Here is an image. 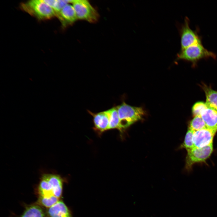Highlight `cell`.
I'll return each instance as SVG.
<instances>
[{
    "mask_svg": "<svg viewBox=\"0 0 217 217\" xmlns=\"http://www.w3.org/2000/svg\"><path fill=\"white\" fill-rule=\"evenodd\" d=\"M64 181L60 175L55 173H43L37 187L38 198L56 197L60 199Z\"/></svg>",
    "mask_w": 217,
    "mask_h": 217,
    "instance_id": "1",
    "label": "cell"
},
{
    "mask_svg": "<svg viewBox=\"0 0 217 217\" xmlns=\"http://www.w3.org/2000/svg\"><path fill=\"white\" fill-rule=\"evenodd\" d=\"M116 107L119 119V131L121 133L135 122L141 119L145 114L142 108L131 106L124 102Z\"/></svg>",
    "mask_w": 217,
    "mask_h": 217,
    "instance_id": "2",
    "label": "cell"
},
{
    "mask_svg": "<svg viewBox=\"0 0 217 217\" xmlns=\"http://www.w3.org/2000/svg\"><path fill=\"white\" fill-rule=\"evenodd\" d=\"M22 10L39 20L50 19L55 16L53 9L43 0H32L22 3Z\"/></svg>",
    "mask_w": 217,
    "mask_h": 217,
    "instance_id": "3",
    "label": "cell"
},
{
    "mask_svg": "<svg viewBox=\"0 0 217 217\" xmlns=\"http://www.w3.org/2000/svg\"><path fill=\"white\" fill-rule=\"evenodd\" d=\"M177 59L183 60L196 64L200 60L212 58L215 59L216 55L213 52L207 50L201 43H197L181 50L177 54Z\"/></svg>",
    "mask_w": 217,
    "mask_h": 217,
    "instance_id": "4",
    "label": "cell"
},
{
    "mask_svg": "<svg viewBox=\"0 0 217 217\" xmlns=\"http://www.w3.org/2000/svg\"><path fill=\"white\" fill-rule=\"evenodd\" d=\"M77 18L94 23L98 19L99 14L90 3L86 0H71Z\"/></svg>",
    "mask_w": 217,
    "mask_h": 217,
    "instance_id": "5",
    "label": "cell"
},
{
    "mask_svg": "<svg viewBox=\"0 0 217 217\" xmlns=\"http://www.w3.org/2000/svg\"><path fill=\"white\" fill-rule=\"evenodd\" d=\"M181 38V50L197 43H201V39L197 31H194L190 27V20L187 17L179 29Z\"/></svg>",
    "mask_w": 217,
    "mask_h": 217,
    "instance_id": "6",
    "label": "cell"
},
{
    "mask_svg": "<svg viewBox=\"0 0 217 217\" xmlns=\"http://www.w3.org/2000/svg\"><path fill=\"white\" fill-rule=\"evenodd\" d=\"M213 150L212 143L203 147H194L187 152L186 158V169L190 170L194 164L205 162L210 156Z\"/></svg>",
    "mask_w": 217,
    "mask_h": 217,
    "instance_id": "7",
    "label": "cell"
},
{
    "mask_svg": "<svg viewBox=\"0 0 217 217\" xmlns=\"http://www.w3.org/2000/svg\"><path fill=\"white\" fill-rule=\"evenodd\" d=\"M87 111L93 117V128L99 135L109 130V118L108 110L97 113H93L89 110Z\"/></svg>",
    "mask_w": 217,
    "mask_h": 217,
    "instance_id": "8",
    "label": "cell"
},
{
    "mask_svg": "<svg viewBox=\"0 0 217 217\" xmlns=\"http://www.w3.org/2000/svg\"><path fill=\"white\" fill-rule=\"evenodd\" d=\"M216 132L207 128L194 131L193 142L194 148H201L212 143Z\"/></svg>",
    "mask_w": 217,
    "mask_h": 217,
    "instance_id": "9",
    "label": "cell"
},
{
    "mask_svg": "<svg viewBox=\"0 0 217 217\" xmlns=\"http://www.w3.org/2000/svg\"><path fill=\"white\" fill-rule=\"evenodd\" d=\"M63 27H65L74 23L77 18L72 5H66L56 15Z\"/></svg>",
    "mask_w": 217,
    "mask_h": 217,
    "instance_id": "10",
    "label": "cell"
},
{
    "mask_svg": "<svg viewBox=\"0 0 217 217\" xmlns=\"http://www.w3.org/2000/svg\"><path fill=\"white\" fill-rule=\"evenodd\" d=\"M47 214L49 217H73L68 207L60 200L48 208Z\"/></svg>",
    "mask_w": 217,
    "mask_h": 217,
    "instance_id": "11",
    "label": "cell"
},
{
    "mask_svg": "<svg viewBox=\"0 0 217 217\" xmlns=\"http://www.w3.org/2000/svg\"><path fill=\"white\" fill-rule=\"evenodd\" d=\"M200 116L207 128L215 132L217 131V111L207 107L202 113Z\"/></svg>",
    "mask_w": 217,
    "mask_h": 217,
    "instance_id": "12",
    "label": "cell"
},
{
    "mask_svg": "<svg viewBox=\"0 0 217 217\" xmlns=\"http://www.w3.org/2000/svg\"><path fill=\"white\" fill-rule=\"evenodd\" d=\"M20 217H46V214L39 204L27 206Z\"/></svg>",
    "mask_w": 217,
    "mask_h": 217,
    "instance_id": "13",
    "label": "cell"
},
{
    "mask_svg": "<svg viewBox=\"0 0 217 217\" xmlns=\"http://www.w3.org/2000/svg\"><path fill=\"white\" fill-rule=\"evenodd\" d=\"M202 87L205 94L207 106L217 111V91L205 84Z\"/></svg>",
    "mask_w": 217,
    "mask_h": 217,
    "instance_id": "14",
    "label": "cell"
},
{
    "mask_svg": "<svg viewBox=\"0 0 217 217\" xmlns=\"http://www.w3.org/2000/svg\"><path fill=\"white\" fill-rule=\"evenodd\" d=\"M108 110L109 118V130L116 129L119 131L120 121L116 106H114Z\"/></svg>",
    "mask_w": 217,
    "mask_h": 217,
    "instance_id": "15",
    "label": "cell"
},
{
    "mask_svg": "<svg viewBox=\"0 0 217 217\" xmlns=\"http://www.w3.org/2000/svg\"><path fill=\"white\" fill-rule=\"evenodd\" d=\"M207 128L200 116H195L190 123L189 129L195 131Z\"/></svg>",
    "mask_w": 217,
    "mask_h": 217,
    "instance_id": "16",
    "label": "cell"
},
{
    "mask_svg": "<svg viewBox=\"0 0 217 217\" xmlns=\"http://www.w3.org/2000/svg\"><path fill=\"white\" fill-rule=\"evenodd\" d=\"M194 131L188 129L187 131L183 143L181 147L186 149L187 152L189 151L194 148L193 142V135Z\"/></svg>",
    "mask_w": 217,
    "mask_h": 217,
    "instance_id": "17",
    "label": "cell"
},
{
    "mask_svg": "<svg viewBox=\"0 0 217 217\" xmlns=\"http://www.w3.org/2000/svg\"><path fill=\"white\" fill-rule=\"evenodd\" d=\"M207 107L206 103L198 102L195 103L192 108V112L194 116H200L202 112Z\"/></svg>",
    "mask_w": 217,
    "mask_h": 217,
    "instance_id": "18",
    "label": "cell"
}]
</instances>
